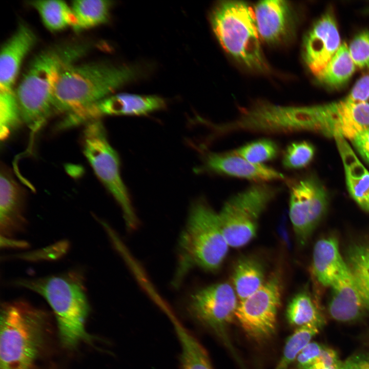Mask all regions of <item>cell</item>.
Instances as JSON below:
<instances>
[{"mask_svg":"<svg viewBox=\"0 0 369 369\" xmlns=\"http://www.w3.org/2000/svg\"><path fill=\"white\" fill-rule=\"evenodd\" d=\"M232 280L237 296L241 301L257 291L264 283L263 266L254 258L242 257L235 265Z\"/></svg>","mask_w":369,"mask_h":369,"instance_id":"cell-23","label":"cell"},{"mask_svg":"<svg viewBox=\"0 0 369 369\" xmlns=\"http://www.w3.org/2000/svg\"><path fill=\"white\" fill-rule=\"evenodd\" d=\"M23 121L15 92L0 91V138L7 139Z\"/></svg>","mask_w":369,"mask_h":369,"instance_id":"cell-29","label":"cell"},{"mask_svg":"<svg viewBox=\"0 0 369 369\" xmlns=\"http://www.w3.org/2000/svg\"><path fill=\"white\" fill-rule=\"evenodd\" d=\"M1 245L5 247L25 248L27 247L28 243L25 241H18L11 238L1 236Z\"/></svg>","mask_w":369,"mask_h":369,"instance_id":"cell-39","label":"cell"},{"mask_svg":"<svg viewBox=\"0 0 369 369\" xmlns=\"http://www.w3.org/2000/svg\"><path fill=\"white\" fill-rule=\"evenodd\" d=\"M260 39L271 45L288 40L293 33L295 16L291 5L282 0L258 2L254 9Z\"/></svg>","mask_w":369,"mask_h":369,"instance_id":"cell-14","label":"cell"},{"mask_svg":"<svg viewBox=\"0 0 369 369\" xmlns=\"http://www.w3.org/2000/svg\"><path fill=\"white\" fill-rule=\"evenodd\" d=\"M278 145L268 138H262L247 144L233 152L248 161L256 165H264L275 158L279 153Z\"/></svg>","mask_w":369,"mask_h":369,"instance_id":"cell-31","label":"cell"},{"mask_svg":"<svg viewBox=\"0 0 369 369\" xmlns=\"http://www.w3.org/2000/svg\"><path fill=\"white\" fill-rule=\"evenodd\" d=\"M180 345V369H214L209 356L197 337L173 313L169 314Z\"/></svg>","mask_w":369,"mask_h":369,"instance_id":"cell-22","label":"cell"},{"mask_svg":"<svg viewBox=\"0 0 369 369\" xmlns=\"http://www.w3.org/2000/svg\"><path fill=\"white\" fill-rule=\"evenodd\" d=\"M345 98L355 103L367 102L369 99V75L359 79Z\"/></svg>","mask_w":369,"mask_h":369,"instance_id":"cell-35","label":"cell"},{"mask_svg":"<svg viewBox=\"0 0 369 369\" xmlns=\"http://www.w3.org/2000/svg\"><path fill=\"white\" fill-rule=\"evenodd\" d=\"M165 100L156 95L122 93L108 96L93 104L88 109L92 120L101 116L112 115H141L163 109Z\"/></svg>","mask_w":369,"mask_h":369,"instance_id":"cell-19","label":"cell"},{"mask_svg":"<svg viewBox=\"0 0 369 369\" xmlns=\"http://www.w3.org/2000/svg\"><path fill=\"white\" fill-rule=\"evenodd\" d=\"M345 263L369 310V244H357L350 248Z\"/></svg>","mask_w":369,"mask_h":369,"instance_id":"cell-26","label":"cell"},{"mask_svg":"<svg viewBox=\"0 0 369 369\" xmlns=\"http://www.w3.org/2000/svg\"><path fill=\"white\" fill-rule=\"evenodd\" d=\"M234 288L228 282L215 283L189 294L182 303L183 317L194 325L220 339L242 369H246L229 338L228 328L238 305Z\"/></svg>","mask_w":369,"mask_h":369,"instance_id":"cell-7","label":"cell"},{"mask_svg":"<svg viewBox=\"0 0 369 369\" xmlns=\"http://www.w3.org/2000/svg\"><path fill=\"white\" fill-rule=\"evenodd\" d=\"M286 316L289 322L296 326L312 324L319 329L325 323L316 303L306 292H299L292 298L286 308Z\"/></svg>","mask_w":369,"mask_h":369,"instance_id":"cell-27","label":"cell"},{"mask_svg":"<svg viewBox=\"0 0 369 369\" xmlns=\"http://www.w3.org/2000/svg\"><path fill=\"white\" fill-rule=\"evenodd\" d=\"M36 40L33 31L20 24L5 43L0 55V91L12 90L20 65Z\"/></svg>","mask_w":369,"mask_h":369,"instance_id":"cell-18","label":"cell"},{"mask_svg":"<svg viewBox=\"0 0 369 369\" xmlns=\"http://www.w3.org/2000/svg\"><path fill=\"white\" fill-rule=\"evenodd\" d=\"M83 153L95 174L121 207L127 227L133 229L137 219L120 174L118 155L110 144L98 119L86 124L82 134Z\"/></svg>","mask_w":369,"mask_h":369,"instance_id":"cell-9","label":"cell"},{"mask_svg":"<svg viewBox=\"0 0 369 369\" xmlns=\"http://www.w3.org/2000/svg\"><path fill=\"white\" fill-rule=\"evenodd\" d=\"M324 346L315 342H310L297 357L298 369H308L320 355Z\"/></svg>","mask_w":369,"mask_h":369,"instance_id":"cell-34","label":"cell"},{"mask_svg":"<svg viewBox=\"0 0 369 369\" xmlns=\"http://www.w3.org/2000/svg\"><path fill=\"white\" fill-rule=\"evenodd\" d=\"M278 192L266 183H256L225 202L218 214L230 247H242L255 237L262 213Z\"/></svg>","mask_w":369,"mask_h":369,"instance_id":"cell-8","label":"cell"},{"mask_svg":"<svg viewBox=\"0 0 369 369\" xmlns=\"http://www.w3.org/2000/svg\"><path fill=\"white\" fill-rule=\"evenodd\" d=\"M301 131H314L328 136L352 140L369 128V104L345 98L311 106H299Z\"/></svg>","mask_w":369,"mask_h":369,"instance_id":"cell-10","label":"cell"},{"mask_svg":"<svg viewBox=\"0 0 369 369\" xmlns=\"http://www.w3.org/2000/svg\"><path fill=\"white\" fill-rule=\"evenodd\" d=\"M14 283L43 296L56 317L63 342L73 346L87 339L85 322L89 306L85 290L78 275L69 273L32 279H20Z\"/></svg>","mask_w":369,"mask_h":369,"instance_id":"cell-4","label":"cell"},{"mask_svg":"<svg viewBox=\"0 0 369 369\" xmlns=\"http://www.w3.org/2000/svg\"><path fill=\"white\" fill-rule=\"evenodd\" d=\"M86 50L83 44L56 45L37 54L30 61L15 94L23 121L33 133L54 112L53 95L61 74Z\"/></svg>","mask_w":369,"mask_h":369,"instance_id":"cell-2","label":"cell"},{"mask_svg":"<svg viewBox=\"0 0 369 369\" xmlns=\"http://www.w3.org/2000/svg\"><path fill=\"white\" fill-rule=\"evenodd\" d=\"M340 45L335 19L331 13L327 12L315 22L303 42L304 61L315 76L326 66Z\"/></svg>","mask_w":369,"mask_h":369,"instance_id":"cell-13","label":"cell"},{"mask_svg":"<svg viewBox=\"0 0 369 369\" xmlns=\"http://www.w3.org/2000/svg\"><path fill=\"white\" fill-rule=\"evenodd\" d=\"M281 287L280 275L275 273L257 291L239 301L235 317L251 339L262 342L275 334Z\"/></svg>","mask_w":369,"mask_h":369,"instance_id":"cell-11","label":"cell"},{"mask_svg":"<svg viewBox=\"0 0 369 369\" xmlns=\"http://www.w3.org/2000/svg\"><path fill=\"white\" fill-rule=\"evenodd\" d=\"M348 47L355 66L369 68V30L358 34Z\"/></svg>","mask_w":369,"mask_h":369,"instance_id":"cell-33","label":"cell"},{"mask_svg":"<svg viewBox=\"0 0 369 369\" xmlns=\"http://www.w3.org/2000/svg\"><path fill=\"white\" fill-rule=\"evenodd\" d=\"M111 5V2L106 0L73 1L71 7L76 20L73 28L78 31L106 23Z\"/></svg>","mask_w":369,"mask_h":369,"instance_id":"cell-28","label":"cell"},{"mask_svg":"<svg viewBox=\"0 0 369 369\" xmlns=\"http://www.w3.org/2000/svg\"><path fill=\"white\" fill-rule=\"evenodd\" d=\"M330 287L332 292L328 309L334 319L353 321L367 310L346 263Z\"/></svg>","mask_w":369,"mask_h":369,"instance_id":"cell-17","label":"cell"},{"mask_svg":"<svg viewBox=\"0 0 369 369\" xmlns=\"http://www.w3.org/2000/svg\"><path fill=\"white\" fill-rule=\"evenodd\" d=\"M319 329L312 324H306L296 329L288 338L282 356L275 369H288L291 363L319 332Z\"/></svg>","mask_w":369,"mask_h":369,"instance_id":"cell-30","label":"cell"},{"mask_svg":"<svg viewBox=\"0 0 369 369\" xmlns=\"http://www.w3.org/2000/svg\"><path fill=\"white\" fill-rule=\"evenodd\" d=\"M340 361L336 351L324 346L319 357L308 369H323Z\"/></svg>","mask_w":369,"mask_h":369,"instance_id":"cell-36","label":"cell"},{"mask_svg":"<svg viewBox=\"0 0 369 369\" xmlns=\"http://www.w3.org/2000/svg\"><path fill=\"white\" fill-rule=\"evenodd\" d=\"M314 153V147L308 141L291 143L284 152L282 165L286 169L290 170L303 168L310 163Z\"/></svg>","mask_w":369,"mask_h":369,"instance_id":"cell-32","label":"cell"},{"mask_svg":"<svg viewBox=\"0 0 369 369\" xmlns=\"http://www.w3.org/2000/svg\"><path fill=\"white\" fill-rule=\"evenodd\" d=\"M43 312L23 301L4 304L1 314V369H31L42 334Z\"/></svg>","mask_w":369,"mask_h":369,"instance_id":"cell-6","label":"cell"},{"mask_svg":"<svg viewBox=\"0 0 369 369\" xmlns=\"http://www.w3.org/2000/svg\"><path fill=\"white\" fill-rule=\"evenodd\" d=\"M351 141L359 154L369 163V128L358 133Z\"/></svg>","mask_w":369,"mask_h":369,"instance_id":"cell-38","label":"cell"},{"mask_svg":"<svg viewBox=\"0 0 369 369\" xmlns=\"http://www.w3.org/2000/svg\"><path fill=\"white\" fill-rule=\"evenodd\" d=\"M30 5L37 11L44 24L50 31H59L69 26L74 28L76 24L71 7L64 1H33Z\"/></svg>","mask_w":369,"mask_h":369,"instance_id":"cell-25","label":"cell"},{"mask_svg":"<svg viewBox=\"0 0 369 369\" xmlns=\"http://www.w3.org/2000/svg\"><path fill=\"white\" fill-rule=\"evenodd\" d=\"M342 361H340L338 363L331 366L330 367L323 368V369H340Z\"/></svg>","mask_w":369,"mask_h":369,"instance_id":"cell-40","label":"cell"},{"mask_svg":"<svg viewBox=\"0 0 369 369\" xmlns=\"http://www.w3.org/2000/svg\"><path fill=\"white\" fill-rule=\"evenodd\" d=\"M327 196L314 177L308 176L290 185L289 217L297 240L304 244L325 212Z\"/></svg>","mask_w":369,"mask_h":369,"instance_id":"cell-12","label":"cell"},{"mask_svg":"<svg viewBox=\"0 0 369 369\" xmlns=\"http://www.w3.org/2000/svg\"><path fill=\"white\" fill-rule=\"evenodd\" d=\"M131 66L102 63L71 65L61 74L53 100L54 112L65 113L64 127L80 124L84 112L139 74Z\"/></svg>","mask_w":369,"mask_h":369,"instance_id":"cell-1","label":"cell"},{"mask_svg":"<svg viewBox=\"0 0 369 369\" xmlns=\"http://www.w3.org/2000/svg\"><path fill=\"white\" fill-rule=\"evenodd\" d=\"M25 192L5 166L0 174L1 236L10 238L20 231L25 223Z\"/></svg>","mask_w":369,"mask_h":369,"instance_id":"cell-16","label":"cell"},{"mask_svg":"<svg viewBox=\"0 0 369 369\" xmlns=\"http://www.w3.org/2000/svg\"><path fill=\"white\" fill-rule=\"evenodd\" d=\"M355 65L351 56L345 43L341 44L337 52L326 65L316 76L321 83L332 87L344 84L351 77Z\"/></svg>","mask_w":369,"mask_h":369,"instance_id":"cell-24","label":"cell"},{"mask_svg":"<svg viewBox=\"0 0 369 369\" xmlns=\"http://www.w3.org/2000/svg\"><path fill=\"white\" fill-rule=\"evenodd\" d=\"M345 264L336 238H322L316 242L313 253V268L320 283L330 286Z\"/></svg>","mask_w":369,"mask_h":369,"instance_id":"cell-21","label":"cell"},{"mask_svg":"<svg viewBox=\"0 0 369 369\" xmlns=\"http://www.w3.org/2000/svg\"><path fill=\"white\" fill-rule=\"evenodd\" d=\"M229 245L216 213L205 201H195L179 240V260L176 284L191 268L209 271L218 269Z\"/></svg>","mask_w":369,"mask_h":369,"instance_id":"cell-3","label":"cell"},{"mask_svg":"<svg viewBox=\"0 0 369 369\" xmlns=\"http://www.w3.org/2000/svg\"><path fill=\"white\" fill-rule=\"evenodd\" d=\"M204 171L253 181L256 183L284 180L285 176L264 165L252 163L233 151L211 153L207 155L203 164Z\"/></svg>","mask_w":369,"mask_h":369,"instance_id":"cell-15","label":"cell"},{"mask_svg":"<svg viewBox=\"0 0 369 369\" xmlns=\"http://www.w3.org/2000/svg\"><path fill=\"white\" fill-rule=\"evenodd\" d=\"M340 369H369V354L356 353L342 361Z\"/></svg>","mask_w":369,"mask_h":369,"instance_id":"cell-37","label":"cell"},{"mask_svg":"<svg viewBox=\"0 0 369 369\" xmlns=\"http://www.w3.org/2000/svg\"><path fill=\"white\" fill-rule=\"evenodd\" d=\"M344 165L346 183L353 199L369 211V172L360 162L344 138L335 137Z\"/></svg>","mask_w":369,"mask_h":369,"instance_id":"cell-20","label":"cell"},{"mask_svg":"<svg viewBox=\"0 0 369 369\" xmlns=\"http://www.w3.org/2000/svg\"><path fill=\"white\" fill-rule=\"evenodd\" d=\"M210 22L218 41L235 60L250 70H269L254 10L249 4L239 1L220 2L213 8Z\"/></svg>","mask_w":369,"mask_h":369,"instance_id":"cell-5","label":"cell"}]
</instances>
